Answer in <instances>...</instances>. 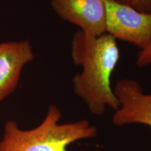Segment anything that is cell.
I'll return each mask as SVG.
<instances>
[{
	"label": "cell",
	"mask_w": 151,
	"mask_h": 151,
	"mask_svg": "<svg viewBox=\"0 0 151 151\" xmlns=\"http://www.w3.org/2000/svg\"><path fill=\"white\" fill-rule=\"evenodd\" d=\"M120 57L116 40L107 33L91 37L78 30L73 35L71 58L82 68L73 77V92L92 114L101 116L107 106L115 111L120 106L111 84Z\"/></svg>",
	"instance_id": "cell-1"
},
{
	"label": "cell",
	"mask_w": 151,
	"mask_h": 151,
	"mask_svg": "<svg viewBox=\"0 0 151 151\" xmlns=\"http://www.w3.org/2000/svg\"><path fill=\"white\" fill-rule=\"evenodd\" d=\"M61 116L60 109L50 105L44 120L32 129H21L17 122L7 121L0 151H67L72 143L97 135V127L88 120L60 124Z\"/></svg>",
	"instance_id": "cell-2"
},
{
	"label": "cell",
	"mask_w": 151,
	"mask_h": 151,
	"mask_svg": "<svg viewBox=\"0 0 151 151\" xmlns=\"http://www.w3.org/2000/svg\"><path fill=\"white\" fill-rule=\"evenodd\" d=\"M106 33L144 49L151 43V13H143L115 0H104Z\"/></svg>",
	"instance_id": "cell-3"
},
{
	"label": "cell",
	"mask_w": 151,
	"mask_h": 151,
	"mask_svg": "<svg viewBox=\"0 0 151 151\" xmlns=\"http://www.w3.org/2000/svg\"><path fill=\"white\" fill-rule=\"evenodd\" d=\"M120 106L112 122L116 126L141 124L151 127V94H146L137 81L124 78L117 81L113 89Z\"/></svg>",
	"instance_id": "cell-4"
},
{
	"label": "cell",
	"mask_w": 151,
	"mask_h": 151,
	"mask_svg": "<svg viewBox=\"0 0 151 151\" xmlns=\"http://www.w3.org/2000/svg\"><path fill=\"white\" fill-rule=\"evenodd\" d=\"M51 6L62 20L75 24L88 36L106 33L104 0H51Z\"/></svg>",
	"instance_id": "cell-5"
},
{
	"label": "cell",
	"mask_w": 151,
	"mask_h": 151,
	"mask_svg": "<svg viewBox=\"0 0 151 151\" xmlns=\"http://www.w3.org/2000/svg\"><path fill=\"white\" fill-rule=\"evenodd\" d=\"M29 41L7 42L0 45V101L18 84L22 68L34 60Z\"/></svg>",
	"instance_id": "cell-6"
},
{
	"label": "cell",
	"mask_w": 151,
	"mask_h": 151,
	"mask_svg": "<svg viewBox=\"0 0 151 151\" xmlns=\"http://www.w3.org/2000/svg\"><path fill=\"white\" fill-rule=\"evenodd\" d=\"M124 4L136 10L143 13H151V0H115Z\"/></svg>",
	"instance_id": "cell-7"
},
{
	"label": "cell",
	"mask_w": 151,
	"mask_h": 151,
	"mask_svg": "<svg viewBox=\"0 0 151 151\" xmlns=\"http://www.w3.org/2000/svg\"><path fill=\"white\" fill-rule=\"evenodd\" d=\"M136 64L140 68L151 65V43L146 48L138 52Z\"/></svg>",
	"instance_id": "cell-8"
},
{
	"label": "cell",
	"mask_w": 151,
	"mask_h": 151,
	"mask_svg": "<svg viewBox=\"0 0 151 151\" xmlns=\"http://www.w3.org/2000/svg\"><path fill=\"white\" fill-rule=\"evenodd\" d=\"M0 45H1V43H0Z\"/></svg>",
	"instance_id": "cell-9"
}]
</instances>
